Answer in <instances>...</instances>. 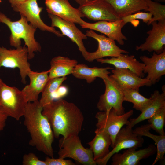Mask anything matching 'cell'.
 <instances>
[{
	"instance_id": "25",
	"label": "cell",
	"mask_w": 165,
	"mask_h": 165,
	"mask_svg": "<svg viewBox=\"0 0 165 165\" xmlns=\"http://www.w3.org/2000/svg\"><path fill=\"white\" fill-rule=\"evenodd\" d=\"M95 133L94 137L88 144L93 152L94 159L96 161L104 158L109 153L112 140L108 134L102 129L97 128Z\"/></svg>"
},
{
	"instance_id": "1",
	"label": "cell",
	"mask_w": 165,
	"mask_h": 165,
	"mask_svg": "<svg viewBox=\"0 0 165 165\" xmlns=\"http://www.w3.org/2000/svg\"><path fill=\"white\" fill-rule=\"evenodd\" d=\"M42 114L47 119L54 137L60 135L66 138L78 135L84 118L80 109L75 104L60 99L43 107Z\"/></svg>"
},
{
	"instance_id": "17",
	"label": "cell",
	"mask_w": 165,
	"mask_h": 165,
	"mask_svg": "<svg viewBox=\"0 0 165 165\" xmlns=\"http://www.w3.org/2000/svg\"><path fill=\"white\" fill-rule=\"evenodd\" d=\"M151 24L152 28L147 32L148 36L145 42L139 46H137L135 49L137 51L154 52L159 54L165 49V22L155 21Z\"/></svg>"
},
{
	"instance_id": "24",
	"label": "cell",
	"mask_w": 165,
	"mask_h": 165,
	"mask_svg": "<svg viewBox=\"0 0 165 165\" xmlns=\"http://www.w3.org/2000/svg\"><path fill=\"white\" fill-rule=\"evenodd\" d=\"M77 61L64 56H58L53 58L50 62L49 80L53 78L65 77L72 74Z\"/></svg>"
},
{
	"instance_id": "26",
	"label": "cell",
	"mask_w": 165,
	"mask_h": 165,
	"mask_svg": "<svg viewBox=\"0 0 165 165\" xmlns=\"http://www.w3.org/2000/svg\"><path fill=\"white\" fill-rule=\"evenodd\" d=\"M112 68L89 67L83 64H77L74 68L72 74L75 77L80 79H85L87 83H90L97 77L102 79L111 73L108 71Z\"/></svg>"
},
{
	"instance_id": "4",
	"label": "cell",
	"mask_w": 165,
	"mask_h": 165,
	"mask_svg": "<svg viewBox=\"0 0 165 165\" xmlns=\"http://www.w3.org/2000/svg\"><path fill=\"white\" fill-rule=\"evenodd\" d=\"M27 103L21 90L7 85L0 78V108L8 117L19 120Z\"/></svg>"
},
{
	"instance_id": "16",
	"label": "cell",
	"mask_w": 165,
	"mask_h": 165,
	"mask_svg": "<svg viewBox=\"0 0 165 165\" xmlns=\"http://www.w3.org/2000/svg\"><path fill=\"white\" fill-rule=\"evenodd\" d=\"M48 15L51 20V26L58 28L63 36L68 37L75 43L83 56L87 51L83 41V40L87 38L86 34L77 28L75 23L64 20L51 13H48Z\"/></svg>"
},
{
	"instance_id": "33",
	"label": "cell",
	"mask_w": 165,
	"mask_h": 165,
	"mask_svg": "<svg viewBox=\"0 0 165 165\" xmlns=\"http://www.w3.org/2000/svg\"><path fill=\"white\" fill-rule=\"evenodd\" d=\"M23 165H46L45 161L40 160L33 153L24 154L23 158Z\"/></svg>"
},
{
	"instance_id": "39",
	"label": "cell",
	"mask_w": 165,
	"mask_h": 165,
	"mask_svg": "<svg viewBox=\"0 0 165 165\" xmlns=\"http://www.w3.org/2000/svg\"><path fill=\"white\" fill-rule=\"evenodd\" d=\"M2 2V0H0V3H1Z\"/></svg>"
},
{
	"instance_id": "6",
	"label": "cell",
	"mask_w": 165,
	"mask_h": 165,
	"mask_svg": "<svg viewBox=\"0 0 165 165\" xmlns=\"http://www.w3.org/2000/svg\"><path fill=\"white\" fill-rule=\"evenodd\" d=\"M28 60V49L25 45L15 49H9L0 46V70L2 67L18 68L21 82L24 84L26 83V79L28 73L31 70Z\"/></svg>"
},
{
	"instance_id": "7",
	"label": "cell",
	"mask_w": 165,
	"mask_h": 165,
	"mask_svg": "<svg viewBox=\"0 0 165 165\" xmlns=\"http://www.w3.org/2000/svg\"><path fill=\"white\" fill-rule=\"evenodd\" d=\"M105 85V91L99 97L97 108L100 111L108 113L113 108L118 115L125 113L123 106V93L114 80L109 75L102 79Z\"/></svg>"
},
{
	"instance_id": "11",
	"label": "cell",
	"mask_w": 165,
	"mask_h": 165,
	"mask_svg": "<svg viewBox=\"0 0 165 165\" xmlns=\"http://www.w3.org/2000/svg\"><path fill=\"white\" fill-rule=\"evenodd\" d=\"M78 8L84 17L93 21H115L120 19L105 0H93L79 5Z\"/></svg>"
},
{
	"instance_id": "21",
	"label": "cell",
	"mask_w": 165,
	"mask_h": 165,
	"mask_svg": "<svg viewBox=\"0 0 165 165\" xmlns=\"http://www.w3.org/2000/svg\"><path fill=\"white\" fill-rule=\"evenodd\" d=\"M96 60L101 64H112L116 68L128 69L141 78H144L145 75L143 72L144 64L138 61L134 55L122 54L117 57L103 58Z\"/></svg>"
},
{
	"instance_id": "36",
	"label": "cell",
	"mask_w": 165,
	"mask_h": 165,
	"mask_svg": "<svg viewBox=\"0 0 165 165\" xmlns=\"http://www.w3.org/2000/svg\"><path fill=\"white\" fill-rule=\"evenodd\" d=\"M26 0H8L12 8L20 4Z\"/></svg>"
},
{
	"instance_id": "15",
	"label": "cell",
	"mask_w": 165,
	"mask_h": 165,
	"mask_svg": "<svg viewBox=\"0 0 165 165\" xmlns=\"http://www.w3.org/2000/svg\"><path fill=\"white\" fill-rule=\"evenodd\" d=\"M111 72L109 76L122 90L130 89L139 90L141 87L152 85L146 77L141 78L128 69L115 68L112 69Z\"/></svg>"
},
{
	"instance_id": "14",
	"label": "cell",
	"mask_w": 165,
	"mask_h": 165,
	"mask_svg": "<svg viewBox=\"0 0 165 165\" xmlns=\"http://www.w3.org/2000/svg\"><path fill=\"white\" fill-rule=\"evenodd\" d=\"M45 3L48 13L80 25L84 21L78 9L73 7L68 0H45Z\"/></svg>"
},
{
	"instance_id": "8",
	"label": "cell",
	"mask_w": 165,
	"mask_h": 165,
	"mask_svg": "<svg viewBox=\"0 0 165 165\" xmlns=\"http://www.w3.org/2000/svg\"><path fill=\"white\" fill-rule=\"evenodd\" d=\"M133 113V110H131L123 115H118L112 108L108 113L100 111L96 114L97 128L104 130L109 135L112 140L111 147L112 148L114 147L116 135L124 125H129L130 121L128 119Z\"/></svg>"
},
{
	"instance_id": "18",
	"label": "cell",
	"mask_w": 165,
	"mask_h": 165,
	"mask_svg": "<svg viewBox=\"0 0 165 165\" xmlns=\"http://www.w3.org/2000/svg\"><path fill=\"white\" fill-rule=\"evenodd\" d=\"M122 153H117L112 156V165H139L141 160L147 158L154 154L156 147L151 144L145 148L136 150L131 148L127 149Z\"/></svg>"
},
{
	"instance_id": "29",
	"label": "cell",
	"mask_w": 165,
	"mask_h": 165,
	"mask_svg": "<svg viewBox=\"0 0 165 165\" xmlns=\"http://www.w3.org/2000/svg\"><path fill=\"white\" fill-rule=\"evenodd\" d=\"M124 101L132 103L133 108L136 110L142 112L152 101V98H147L141 95L139 90L135 89H127L123 90Z\"/></svg>"
},
{
	"instance_id": "28",
	"label": "cell",
	"mask_w": 165,
	"mask_h": 165,
	"mask_svg": "<svg viewBox=\"0 0 165 165\" xmlns=\"http://www.w3.org/2000/svg\"><path fill=\"white\" fill-rule=\"evenodd\" d=\"M67 79L66 76L57 77L49 79L42 93L39 101L42 107L53 101V97L55 93L62 83Z\"/></svg>"
},
{
	"instance_id": "20",
	"label": "cell",
	"mask_w": 165,
	"mask_h": 165,
	"mask_svg": "<svg viewBox=\"0 0 165 165\" xmlns=\"http://www.w3.org/2000/svg\"><path fill=\"white\" fill-rule=\"evenodd\" d=\"M49 70L41 72L31 70L28 74L30 83L21 90L27 102L38 100L39 95L42 93L49 80Z\"/></svg>"
},
{
	"instance_id": "19",
	"label": "cell",
	"mask_w": 165,
	"mask_h": 165,
	"mask_svg": "<svg viewBox=\"0 0 165 165\" xmlns=\"http://www.w3.org/2000/svg\"><path fill=\"white\" fill-rule=\"evenodd\" d=\"M140 59L145 65L143 72L148 74L146 78L152 84L158 82L165 75V49L159 54L154 52L150 57L143 55Z\"/></svg>"
},
{
	"instance_id": "38",
	"label": "cell",
	"mask_w": 165,
	"mask_h": 165,
	"mask_svg": "<svg viewBox=\"0 0 165 165\" xmlns=\"http://www.w3.org/2000/svg\"><path fill=\"white\" fill-rule=\"evenodd\" d=\"M155 1H156L157 2H165V0H155Z\"/></svg>"
},
{
	"instance_id": "31",
	"label": "cell",
	"mask_w": 165,
	"mask_h": 165,
	"mask_svg": "<svg viewBox=\"0 0 165 165\" xmlns=\"http://www.w3.org/2000/svg\"><path fill=\"white\" fill-rule=\"evenodd\" d=\"M151 129L162 135H165L164 127L165 123V107L159 109L148 119Z\"/></svg>"
},
{
	"instance_id": "2",
	"label": "cell",
	"mask_w": 165,
	"mask_h": 165,
	"mask_svg": "<svg viewBox=\"0 0 165 165\" xmlns=\"http://www.w3.org/2000/svg\"><path fill=\"white\" fill-rule=\"evenodd\" d=\"M39 101L28 102L23 116L24 124L29 133V145L51 157H53L52 143L54 136L50 124L42 113Z\"/></svg>"
},
{
	"instance_id": "13",
	"label": "cell",
	"mask_w": 165,
	"mask_h": 165,
	"mask_svg": "<svg viewBox=\"0 0 165 165\" xmlns=\"http://www.w3.org/2000/svg\"><path fill=\"white\" fill-rule=\"evenodd\" d=\"M125 24L123 20L121 19L115 21H99L94 23L84 21L80 26L83 28L98 31L123 45L124 40L127 39L122 31V28Z\"/></svg>"
},
{
	"instance_id": "37",
	"label": "cell",
	"mask_w": 165,
	"mask_h": 165,
	"mask_svg": "<svg viewBox=\"0 0 165 165\" xmlns=\"http://www.w3.org/2000/svg\"><path fill=\"white\" fill-rule=\"evenodd\" d=\"M75 1L79 5L83 4L87 2L93 0H73Z\"/></svg>"
},
{
	"instance_id": "27",
	"label": "cell",
	"mask_w": 165,
	"mask_h": 165,
	"mask_svg": "<svg viewBox=\"0 0 165 165\" xmlns=\"http://www.w3.org/2000/svg\"><path fill=\"white\" fill-rule=\"evenodd\" d=\"M151 129L149 123L141 125L133 130V132L138 136H145L152 139L156 145V156L152 165L164 159L165 153V135H156L150 132Z\"/></svg>"
},
{
	"instance_id": "9",
	"label": "cell",
	"mask_w": 165,
	"mask_h": 165,
	"mask_svg": "<svg viewBox=\"0 0 165 165\" xmlns=\"http://www.w3.org/2000/svg\"><path fill=\"white\" fill-rule=\"evenodd\" d=\"M86 34L87 37L94 39L98 43V48L96 51L92 52L87 51L83 56L88 61L92 62L105 57H117L123 53H129L127 51L118 46L115 41L104 35L98 34L94 30H87Z\"/></svg>"
},
{
	"instance_id": "12",
	"label": "cell",
	"mask_w": 165,
	"mask_h": 165,
	"mask_svg": "<svg viewBox=\"0 0 165 165\" xmlns=\"http://www.w3.org/2000/svg\"><path fill=\"white\" fill-rule=\"evenodd\" d=\"M37 1L26 0L12 8L14 11L19 12L20 15L24 16L30 23L36 28L53 33L58 37H63L60 31L54 27L46 25L42 20L40 13L43 8L39 6Z\"/></svg>"
},
{
	"instance_id": "3",
	"label": "cell",
	"mask_w": 165,
	"mask_h": 165,
	"mask_svg": "<svg viewBox=\"0 0 165 165\" xmlns=\"http://www.w3.org/2000/svg\"><path fill=\"white\" fill-rule=\"evenodd\" d=\"M28 22L27 18L22 15H20L19 20L13 21L0 12V22L6 24L11 31L10 45L16 48L18 47L21 46V39H23L28 49V59L30 60L34 57L35 52H41V47L35 38L37 28Z\"/></svg>"
},
{
	"instance_id": "10",
	"label": "cell",
	"mask_w": 165,
	"mask_h": 165,
	"mask_svg": "<svg viewBox=\"0 0 165 165\" xmlns=\"http://www.w3.org/2000/svg\"><path fill=\"white\" fill-rule=\"evenodd\" d=\"M144 141L142 136L133 132L132 128L127 125L125 127H122L116 136L112 149L104 158L95 161L97 164L106 165L115 153L123 149L131 148L137 149L142 147Z\"/></svg>"
},
{
	"instance_id": "23",
	"label": "cell",
	"mask_w": 165,
	"mask_h": 165,
	"mask_svg": "<svg viewBox=\"0 0 165 165\" xmlns=\"http://www.w3.org/2000/svg\"><path fill=\"white\" fill-rule=\"evenodd\" d=\"M163 92L160 94L158 90H155L151 95L152 101L150 104L141 112V114L135 118L131 119L130 123L127 125L133 128L137 124L150 118L159 109L165 107V86L162 88Z\"/></svg>"
},
{
	"instance_id": "30",
	"label": "cell",
	"mask_w": 165,
	"mask_h": 165,
	"mask_svg": "<svg viewBox=\"0 0 165 165\" xmlns=\"http://www.w3.org/2000/svg\"><path fill=\"white\" fill-rule=\"evenodd\" d=\"M148 7L147 11L152 15L151 20L147 24L148 25L153 21L165 22V6L160 3L152 1V0H145Z\"/></svg>"
},
{
	"instance_id": "5",
	"label": "cell",
	"mask_w": 165,
	"mask_h": 165,
	"mask_svg": "<svg viewBox=\"0 0 165 165\" xmlns=\"http://www.w3.org/2000/svg\"><path fill=\"white\" fill-rule=\"evenodd\" d=\"M59 158H70L84 165H96L91 149L82 145L78 135L63 137L59 141Z\"/></svg>"
},
{
	"instance_id": "22",
	"label": "cell",
	"mask_w": 165,
	"mask_h": 165,
	"mask_svg": "<svg viewBox=\"0 0 165 165\" xmlns=\"http://www.w3.org/2000/svg\"><path fill=\"white\" fill-rule=\"evenodd\" d=\"M113 8L118 16L123 17L142 10L147 11L145 0H105Z\"/></svg>"
},
{
	"instance_id": "34",
	"label": "cell",
	"mask_w": 165,
	"mask_h": 165,
	"mask_svg": "<svg viewBox=\"0 0 165 165\" xmlns=\"http://www.w3.org/2000/svg\"><path fill=\"white\" fill-rule=\"evenodd\" d=\"M61 158H54L47 157L45 160L46 165H75V163L71 160H66Z\"/></svg>"
},
{
	"instance_id": "35",
	"label": "cell",
	"mask_w": 165,
	"mask_h": 165,
	"mask_svg": "<svg viewBox=\"0 0 165 165\" xmlns=\"http://www.w3.org/2000/svg\"><path fill=\"white\" fill-rule=\"evenodd\" d=\"M8 116L0 108V133L3 130L6 125Z\"/></svg>"
},
{
	"instance_id": "32",
	"label": "cell",
	"mask_w": 165,
	"mask_h": 165,
	"mask_svg": "<svg viewBox=\"0 0 165 165\" xmlns=\"http://www.w3.org/2000/svg\"><path fill=\"white\" fill-rule=\"evenodd\" d=\"M152 17V14L149 12L139 11L123 17L121 19L123 20L126 24L137 19L141 20L143 22L147 24L151 20Z\"/></svg>"
}]
</instances>
